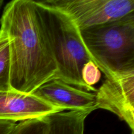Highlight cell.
Returning a JSON list of instances; mask_svg holds the SVG:
<instances>
[{
  "label": "cell",
  "mask_w": 134,
  "mask_h": 134,
  "mask_svg": "<svg viewBox=\"0 0 134 134\" xmlns=\"http://www.w3.org/2000/svg\"><path fill=\"white\" fill-rule=\"evenodd\" d=\"M9 41L10 88L31 94L55 78L57 68L38 25L32 0H13L4 9L1 20Z\"/></svg>",
  "instance_id": "obj_1"
},
{
  "label": "cell",
  "mask_w": 134,
  "mask_h": 134,
  "mask_svg": "<svg viewBox=\"0 0 134 134\" xmlns=\"http://www.w3.org/2000/svg\"><path fill=\"white\" fill-rule=\"evenodd\" d=\"M39 29L56 64L58 79L86 91L94 86L101 71L88 54L79 29L62 12L34 1Z\"/></svg>",
  "instance_id": "obj_2"
},
{
  "label": "cell",
  "mask_w": 134,
  "mask_h": 134,
  "mask_svg": "<svg viewBox=\"0 0 134 134\" xmlns=\"http://www.w3.org/2000/svg\"><path fill=\"white\" fill-rule=\"evenodd\" d=\"M80 33L88 54L105 77L134 72V13Z\"/></svg>",
  "instance_id": "obj_3"
},
{
  "label": "cell",
  "mask_w": 134,
  "mask_h": 134,
  "mask_svg": "<svg viewBox=\"0 0 134 134\" xmlns=\"http://www.w3.org/2000/svg\"><path fill=\"white\" fill-rule=\"evenodd\" d=\"M68 15L79 30L99 26L134 13V0L39 1Z\"/></svg>",
  "instance_id": "obj_4"
},
{
  "label": "cell",
  "mask_w": 134,
  "mask_h": 134,
  "mask_svg": "<svg viewBox=\"0 0 134 134\" xmlns=\"http://www.w3.org/2000/svg\"><path fill=\"white\" fill-rule=\"evenodd\" d=\"M95 95L97 109L115 114L133 134L134 72L106 77Z\"/></svg>",
  "instance_id": "obj_5"
},
{
  "label": "cell",
  "mask_w": 134,
  "mask_h": 134,
  "mask_svg": "<svg viewBox=\"0 0 134 134\" xmlns=\"http://www.w3.org/2000/svg\"><path fill=\"white\" fill-rule=\"evenodd\" d=\"M32 94L63 111H87L92 113L97 109L95 94L58 79L47 81Z\"/></svg>",
  "instance_id": "obj_6"
},
{
  "label": "cell",
  "mask_w": 134,
  "mask_h": 134,
  "mask_svg": "<svg viewBox=\"0 0 134 134\" xmlns=\"http://www.w3.org/2000/svg\"><path fill=\"white\" fill-rule=\"evenodd\" d=\"M62 111H64L43 102L32 94L13 90L0 91V120L16 122L41 119Z\"/></svg>",
  "instance_id": "obj_7"
},
{
  "label": "cell",
  "mask_w": 134,
  "mask_h": 134,
  "mask_svg": "<svg viewBox=\"0 0 134 134\" xmlns=\"http://www.w3.org/2000/svg\"><path fill=\"white\" fill-rule=\"evenodd\" d=\"M91 112L69 111L45 116L48 124L46 134H85V120Z\"/></svg>",
  "instance_id": "obj_8"
},
{
  "label": "cell",
  "mask_w": 134,
  "mask_h": 134,
  "mask_svg": "<svg viewBox=\"0 0 134 134\" xmlns=\"http://www.w3.org/2000/svg\"><path fill=\"white\" fill-rule=\"evenodd\" d=\"M10 55L9 41L0 27V91H10Z\"/></svg>",
  "instance_id": "obj_9"
},
{
  "label": "cell",
  "mask_w": 134,
  "mask_h": 134,
  "mask_svg": "<svg viewBox=\"0 0 134 134\" xmlns=\"http://www.w3.org/2000/svg\"><path fill=\"white\" fill-rule=\"evenodd\" d=\"M48 124L43 117L20 122L12 134H46Z\"/></svg>",
  "instance_id": "obj_10"
},
{
  "label": "cell",
  "mask_w": 134,
  "mask_h": 134,
  "mask_svg": "<svg viewBox=\"0 0 134 134\" xmlns=\"http://www.w3.org/2000/svg\"><path fill=\"white\" fill-rule=\"evenodd\" d=\"M16 124L14 121L0 120V134H12Z\"/></svg>",
  "instance_id": "obj_11"
},
{
  "label": "cell",
  "mask_w": 134,
  "mask_h": 134,
  "mask_svg": "<svg viewBox=\"0 0 134 134\" xmlns=\"http://www.w3.org/2000/svg\"><path fill=\"white\" fill-rule=\"evenodd\" d=\"M3 3H4V1H3V0H0V10H1V7H2L3 4Z\"/></svg>",
  "instance_id": "obj_12"
}]
</instances>
